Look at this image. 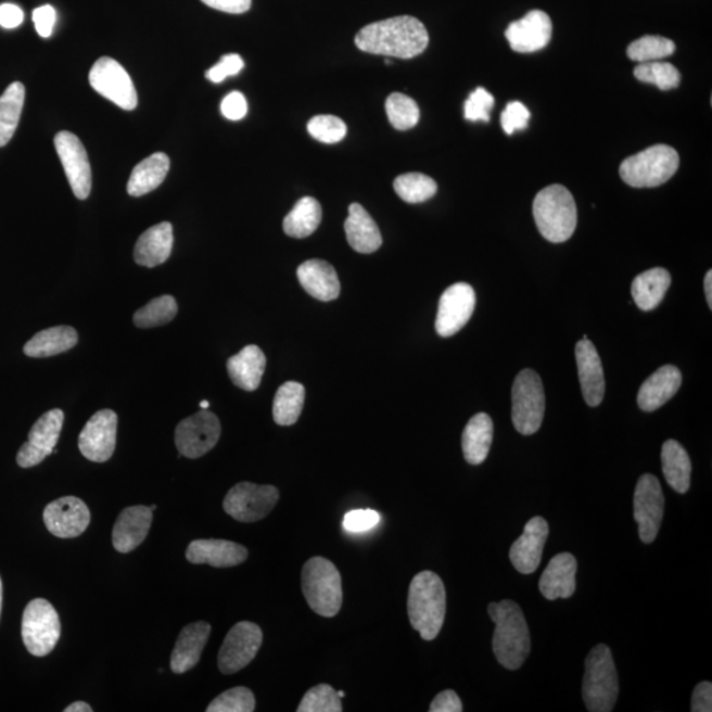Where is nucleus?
Here are the masks:
<instances>
[{"instance_id":"obj_62","label":"nucleus","mask_w":712,"mask_h":712,"mask_svg":"<svg viewBox=\"0 0 712 712\" xmlns=\"http://www.w3.org/2000/svg\"><path fill=\"white\" fill-rule=\"evenodd\" d=\"M336 694H338V697H340V698L345 697V692H343V691H336Z\"/></svg>"},{"instance_id":"obj_17","label":"nucleus","mask_w":712,"mask_h":712,"mask_svg":"<svg viewBox=\"0 0 712 712\" xmlns=\"http://www.w3.org/2000/svg\"><path fill=\"white\" fill-rule=\"evenodd\" d=\"M475 303L474 288L466 282H457L447 288L440 298L437 319H435V330L438 335L447 338L462 330L475 310Z\"/></svg>"},{"instance_id":"obj_41","label":"nucleus","mask_w":712,"mask_h":712,"mask_svg":"<svg viewBox=\"0 0 712 712\" xmlns=\"http://www.w3.org/2000/svg\"><path fill=\"white\" fill-rule=\"evenodd\" d=\"M395 192L408 204H421L434 198L437 193V182L423 174H405L394 182Z\"/></svg>"},{"instance_id":"obj_46","label":"nucleus","mask_w":712,"mask_h":712,"mask_svg":"<svg viewBox=\"0 0 712 712\" xmlns=\"http://www.w3.org/2000/svg\"><path fill=\"white\" fill-rule=\"evenodd\" d=\"M254 692L247 687L239 686L227 690L208 704L207 712H253L255 710Z\"/></svg>"},{"instance_id":"obj_23","label":"nucleus","mask_w":712,"mask_h":712,"mask_svg":"<svg viewBox=\"0 0 712 712\" xmlns=\"http://www.w3.org/2000/svg\"><path fill=\"white\" fill-rule=\"evenodd\" d=\"M249 550L226 539H195L187 550V560L200 564L207 563L213 568H232L247 560Z\"/></svg>"},{"instance_id":"obj_44","label":"nucleus","mask_w":712,"mask_h":712,"mask_svg":"<svg viewBox=\"0 0 712 712\" xmlns=\"http://www.w3.org/2000/svg\"><path fill=\"white\" fill-rule=\"evenodd\" d=\"M638 81L652 84L662 91L677 89L681 84V75L672 64L662 61H650V63L638 64L634 71Z\"/></svg>"},{"instance_id":"obj_4","label":"nucleus","mask_w":712,"mask_h":712,"mask_svg":"<svg viewBox=\"0 0 712 712\" xmlns=\"http://www.w3.org/2000/svg\"><path fill=\"white\" fill-rule=\"evenodd\" d=\"M533 217L546 241L551 243L569 241L578 224V211L573 194L558 183L546 187L534 199Z\"/></svg>"},{"instance_id":"obj_20","label":"nucleus","mask_w":712,"mask_h":712,"mask_svg":"<svg viewBox=\"0 0 712 712\" xmlns=\"http://www.w3.org/2000/svg\"><path fill=\"white\" fill-rule=\"evenodd\" d=\"M550 17L546 12L533 10L518 22L509 24L506 38L512 51L518 53H533L542 51L551 40Z\"/></svg>"},{"instance_id":"obj_12","label":"nucleus","mask_w":712,"mask_h":712,"mask_svg":"<svg viewBox=\"0 0 712 712\" xmlns=\"http://www.w3.org/2000/svg\"><path fill=\"white\" fill-rule=\"evenodd\" d=\"M220 422L211 410L202 409L178 423L175 442L180 456L195 459L205 456L218 444Z\"/></svg>"},{"instance_id":"obj_34","label":"nucleus","mask_w":712,"mask_h":712,"mask_svg":"<svg viewBox=\"0 0 712 712\" xmlns=\"http://www.w3.org/2000/svg\"><path fill=\"white\" fill-rule=\"evenodd\" d=\"M78 343V333L72 327H54L35 334L24 345L23 352L29 358H49L69 352Z\"/></svg>"},{"instance_id":"obj_45","label":"nucleus","mask_w":712,"mask_h":712,"mask_svg":"<svg viewBox=\"0 0 712 712\" xmlns=\"http://www.w3.org/2000/svg\"><path fill=\"white\" fill-rule=\"evenodd\" d=\"M342 710L341 698L333 687L327 684L312 687L297 708L298 712H341Z\"/></svg>"},{"instance_id":"obj_42","label":"nucleus","mask_w":712,"mask_h":712,"mask_svg":"<svg viewBox=\"0 0 712 712\" xmlns=\"http://www.w3.org/2000/svg\"><path fill=\"white\" fill-rule=\"evenodd\" d=\"M386 116L392 127L398 131H408L414 128L420 120V107L412 98L394 93L386 98L385 101Z\"/></svg>"},{"instance_id":"obj_13","label":"nucleus","mask_w":712,"mask_h":712,"mask_svg":"<svg viewBox=\"0 0 712 712\" xmlns=\"http://www.w3.org/2000/svg\"><path fill=\"white\" fill-rule=\"evenodd\" d=\"M665 511V496L659 479L644 474L638 479L634 497V516L644 544L653 543Z\"/></svg>"},{"instance_id":"obj_38","label":"nucleus","mask_w":712,"mask_h":712,"mask_svg":"<svg viewBox=\"0 0 712 712\" xmlns=\"http://www.w3.org/2000/svg\"><path fill=\"white\" fill-rule=\"evenodd\" d=\"M26 88L22 82H14L0 97V147L8 145L20 126Z\"/></svg>"},{"instance_id":"obj_16","label":"nucleus","mask_w":712,"mask_h":712,"mask_svg":"<svg viewBox=\"0 0 712 712\" xmlns=\"http://www.w3.org/2000/svg\"><path fill=\"white\" fill-rule=\"evenodd\" d=\"M118 431V416L112 409H102L86 422L78 438L79 452L91 462H107L113 457Z\"/></svg>"},{"instance_id":"obj_47","label":"nucleus","mask_w":712,"mask_h":712,"mask_svg":"<svg viewBox=\"0 0 712 712\" xmlns=\"http://www.w3.org/2000/svg\"><path fill=\"white\" fill-rule=\"evenodd\" d=\"M308 131L312 138H315L325 144L340 143L346 138V123L334 115H317L308 123Z\"/></svg>"},{"instance_id":"obj_24","label":"nucleus","mask_w":712,"mask_h":712,"mask_svg":"<svg viewBox=\"0 0 712 712\" xmlns=\"http://www.w3.org/2000/svg\"><path fill=\"white\" fill-rule=\"evenodd\" d=\"M150 507L135 506L123 509L114 525L113 545L119 554H130L144 542L152 524Z\"/></svg>"},{"instance_id":"obj_57","label":"nucleus","mask_w":712,"mask_h":712,"mask_svg":"<svg viewBox=\"0 0 712 712\" xmlns=\"http://www.w3.org/2000/svg\"><path fill=\"white\" fill-rule=\"evenodd\" d=\"M24 21V12L15 4L4 3L0 5V26L3 28L20 27Z\"/></svg>"},{"instance_id":"obj_21","label":"nucleus","mask_w":712,"mask_h":712,"mask_svg":"<svg viewBox=\"0 0 712 712\" xmlns=\"http://www.w3.org/2000/svg\"><path fill=\"white\" fill-rule=\"evenodd\" d=\"M549 537V524L542 516L527 521L524 533L509 550V560L521 574H532L542 562L544 546Z\"/></svg>"},{"instance_id":"obj_9","label":"nucleus","mask_w":712,"mask_h":712,"mask_svg":"<svg viewBox=\"0 0 712 712\" xmlns=\"http://www.w3.org/2000/svg\"><path fill=\"white\" fill-rule=\"evenodd\" d=\"M60 618L46 599L29 601L23 613L22 636L30 654L44 657L56 648L60 640Z\"/></svg>"},{"instance_id":"obj_22","label":"nucleus","mask_w":712,"mask_h":712,"mask_svg":"<svg viewBox=\"0 0 712 712\" xmlns=\"http://www.w3.org/2000/svg\"><path fill=\"white\" fill-rule=\"evenodd\" d=\"M575 359L578 365L583 397L590 407H598L603 402L606 383L600 356L593 342L582 340L576 343Z\"/></svg>"},{"instance_id":"obj_59","label":"nucleus","mask_w":712,"mask_h":712,"mask_svg":"<svg viewBox=\"0 0 712 712\" xmlns=\"http://www.w3.org/2000/svg\"><path fill=\"white\" fill-rule=\"evenodd\" d=\"M65 712H91L93 709L90 708V704L85 702H75L64 710Z\"/></svg>"},{"instance_id":"obj_6","label":"nucleus","mask_w":712,"mask_h":712,"mask_svg":"<svg viewBox=\"0 0 712 712\" xmlns=\"http://www.w3.org/2000/svg\"><path fill=\"white\" fill-rule=\"evenodd\" d=\"M301 586L313 611L325 618H333L341 611L343 601L342 578L333 562L313 557L304 564Z\"/></svg>"},{"instance_id":"obj_18","label":"nucleus","mask_w":712,"mask_h":712,"mask_svg":"<svg viewBox=\"0 0 712 712\" xmlns=\"http://www.w3.org/2000/svg\"><path fill=\"white\" fill-rule=\"evenodd\" d=\"M54 147L73 193L78 200L88 199L91 192V167L81 140L75 134L61 131L54 138Z\"/></svg>"},{"instance_id":"obj_27","label":"nucleus","mask_w":712,"mask_h":712,"mask_svg":"<svg viewBox=\"0 0 712 712\" xmlns=\"http://www.w3.org/2000/svg\"><path fill=\"white\" fill-rule=\"evenodd\" d=\"M211 631V624L206 622L189 624L181 631L170 657L171 672L175 674L187 673L199 664Z\"/></svg>"},{"instance_id":"obj_19","label":"nucleus","mask_w":712,"mask_h":712,"mask_svg":"<svg viewBox=\"0 0 712 712\" xmlns=\"http://www.w3.org/2000/svg\"><path fill=\"white\" fill-rule=\"evenodd\" d=\"M88 506L76 496H65L46 507L44 523L53 536L78 537L90 524Z\"/></svg>"},{"instance_id":"obj_50","label":"nucleus","mask_w":712,"mask_h":712,"mask_svg":"<svg viewBox=\"0 0 712 712\" xmlns=\"http://www.w3.org/2000/svg\"><path fill=\"white\" fill-rule=\"evenodd\" d=\"M380 523V514L372 509H355L345 514L343 527L353 533L373 530Z\"/></svg>"},{"instance_id":"obj_37","label":"nucleus","mask_w":712,"mask_h":712,"mask_svg":"<svg viewBox=\"0 0 712 712\" xmlns=\"http://www.w3.org/2000/svg\"><path fill=\"white\" fill-rule=\"evenodd\" d=\"M321 220L322 207L319 202L313 198H304L288 214L282 223V229L288 237L304 239L310 237L318 229Z\"/></svg>"},{"instance_id":"obj_1","label":"nucleus","mask_w":712,"mask_h":712,"mask_svg":"<svg viewBox=\"0 0 712 712\" xmlns=\"http://www.w3.org/2000/svg\"><path fill=\"white\" fill-rule=\"evenodd\" d=\"M355 46L361 52L408 60L425 52L429 34L416 17L396 16L361 28L355 36Z\"/></svg>"},{"instance_id":"obj_51","label":"nucleus","mask_w":712,"mask_h":712,"mask_svg":"<svg viewBox=\"0 0 712 712\" xmlns=\"http://www.w3.org/2000/svg\"><path fill=\"white\" fill-rule=\"evenodd\" d=\"M244 67V63L239 54H226L220 59L217 65H214L206 73V77L214 84L223 82L225 78L237 76Z\"/></svg>"},{"instance_id":"obj_7","label":"nucleus","mask_w":712,"mask_h":712,"mask_svg":"<svg viewBox=\"0 0 712 712\" xmlns=\"http://www.w3.org/2000/svg\"><path fill=\"white\" fill-rule=\"evenodd\" d=\"M678 167V152L671 145L657 144L625 158L619 174L632 188H657L671 180Z\"/></svg>"},{"instance_id":"obj_10","label":"nucleus","mask_w":712,"mask_h":712,"mask_svg":"<svg viewBox=\"0 0 712 712\" xmlns=\"http://www.w3.org/2000/svg\"><path fill=\"white\" fill-rule=\"evenodd\" d=\"M279 497V490L274 486L242 482L227 493L224 508L227 514L241 523H255L272 512Z\"/></svg>"},{"instance_id":"obj_54","label":"nucleus","mask_w":712,"mask_h":712,"mask_svg":"<svg viewBox=\"0 0 712 712\" xmlns=\"http://www.w3.org/2000/svg\"><path fill=\"white\" fill-rule=\"evenodd\" d=\"M429 711L460 712L463 711V705L462 702H460V698L458 697V694L456 691L445 690L440 692L438 696L433 699V702L431 703V708H429Z\"/></svg>"},{"instance_id":"obj_61","label":"nucleus","mask_w":712,"mask_h":712,"mask_svg":"<svg viewBox=\"0 0 712 712\" xmlns=\"http://www.w3.org/2000/svg\"><path fill=\"white\" fill-rule=\"evenodd\" d=\"M200 407H201V409H208V407H211V403L201 402Z\"/></svg>"},{"instance_id":"obj_53","label":"nucleus","mask_w":712,"mask_h":712,"mask_svg":"<svg viewBox=\"0 0 712 712\" xmlns=\"http://www.w3.org/2000/svg\"><path fill=\"white\" fill-rule=\"evenodd\" d=\"M33 17L36 30L41 38H49L53 33L54 23H56V11L52 5H41L34 11Z\"/></svg>"},{"instance_id":"obj_58","label":"nucleus","mask_w":712,"mask_h":712,"mask_svg":"<svg viewBox=\"0 0 712 712\" xmlns=\"http://www.w3.org/2000/svg\"><path fill=\"white\" fill-rule=\"evenodd\" d=\"M712 271H708L705 274L704 278V292H705V300H708L709 308L712 309Z\"/></svg>"},{"instance_id":"obj_39","label":"nucleus","mask_w":712,"mask_h":712,"mask_svg":"<svg viewBox=\"0 0 712 712\" xmlns=\"http://www.w3.org/2000/svg\"><path fill=\"white\" fill-rule=\"evenodd\" d=\"M305 389L303 384L287 382L276 392L274 402V420L278 425L291 427L297 422L303 412Z\"/></svg>"},{"instance_id":"obj_32","label":"nucleus","mask_w":712,"mask_h":712,"mask_svg":"<svg viewBox=\"0 0 712 712\" xmlns=\"http://www.w3.org/2000/svg\"><path fill=\"white\" fill-rule=\"evenodd\" d=\"M169 157L163 152L153 153L134 168L127 183V192L132 198H141L157 189L167 178Z\"/></svg>"},{"instance_id":"obj_30","label":"nucleus","mask_w":712,"mask_h":712,"mask_svg":"<svg viewBox=\"0 0 712 712\" xmlns=\"http://www.w3.org/2000/svg\"><path fill=\"white\" fill-rule=\"evenodd\" d=\"M345 232L348 244L356 253L372 254L382 247L383 238L376 220L359 204L349 205Z\"/></svg>"},{"instance_id":"obj_8","label":"nucleus","mask_w":712,"mask_h":712,"mask_svg":"<svg viewBox=\"0 0 712 712\" xmlns=\"http://www.w3.org/2000/svg\"><path fill=\"white\" fill-rule=\"evenodd\" d=\"M545 416V391L542 378L533 370H523L512 386V421L516 431L532 435L539 431Z\"/></svg>"},{"instance_id":"obj_35","label":"nucleus","mask_w":712,"mask_h":712,"mask_svg":"<svg viewBox=\"0 0 712 712\" xmlns=\"http://www.w3.org/2000/svg\"><path fill=\"white\" fill-rule=\"evenodd\" d=\"M672 276L664 268H652L636 276L632 282V297L644 312L653 310L664 300Z\"/></svg>"},{"instance_id":"obj_40","label":"nucleus","mask_w":712,"mask_h":712,"mask_svg":"<svg viewBox=\"0 0 712 712\" xmlns=\"http://www.w3.org/2000/svg\"><path fill=\"white\" fill-rule=\"evenodd\" d=\"M178 306L174 296L153 298L134 315V323L139 329H151L167 325L177 316Z\"/></svg>"},{"instance_id":"obj_52","label":"nucleus","mask_w":712,"mask_h":712,"mask_svg":"<svg viewBox=\"0 0 712 712\" xmlns=\"http://www.w3.org/2000/svg\"><path fill=\"white\" fill-rule=\"evenodd\" d=\"M220 112L229 120H241L247 115V101H245L244 96L239 93V91H232V93L225 98L223 104H220Z\"/></svg>"},{"instance_id":"obj_26","label":"nucleus","mask_w":712,"mask_h":712,"mask_svg":"<svg viewBox=\"0 0 712 712\" xmlns=\"http://www.w3.org/2000/svg\"><path fill=\"white\" fill-rule=\"evenodd\" d=\"M575 557L570 554H560L551 558L548 567L539 580V592L548 600L572 598L576 587Z\"/></svg>"},{"instance_id":"obj_55","label":"nucleus","mask_w":712,"mask_h":712,"mask_svg":"<svg viewBox=\"0 0 712 712\" xmlns=\"http://www.w3.org/2000/svg\"><path fill=\"white\" fill-rule=\"evenodd\" d=\"M692 712L712 711V684L701 683L694 689L691 698Z\"/></svg>"},{"instance_id":"obj_33","label":"nucleus","mask_w":712,"mask_h":712,"mask_svg":"<svg viewBox=\"0 0 712 712\" xmlns=\"http://www.w3.org/2000/svg\"><path fill=\"white\" fill-rule=\"evenodd\" d=\"M494 440V422L487 414H478L466 425L462 434L465 459L470 465H482L487 459Z\"/></svg>"},{"instance_id":"obj_56","label":"nucleus","mask_w":712,"mask_h":712,"mask_svg":"<svg viewBox=\"0 0 712 712\" xmlns=\"http://www.w3.org/2000/svg\"><path fill=\"white\" fill-rule=\"evenodd\" d=\"M202 3L214 10L227 12V14H244L251 9L253 0H201Z\"/></svg>"},{"instance_id":"obj_49","label":"nucleus","mask_w":712,"mask_h":712,"mask_svg":"<svg viewBox=\"0 0 712 712\" xmlns=\"http://www.w3.org/2000/svg\"><path fill=\"white\" fill-rule=\"evenodd\" d=\"M531 113L524 103L519 101L509 102L505 112L501 114V127L507 135L514 131L525 130L530 123Z\"/></svg>"},{"instance_id":"obj_25","label":"nucleus","mask_w":712,"mask_h":712,"mask_svg":"<svg viewBox=\"0 0 712 712\" xmlns=\"http://www.w3.org/2000/svg\"><path fill=\"white\" fill-rule=\"evenodd\" d=\"M683 384V373L677 367L662 366L643 383L637 404L644 412H654L677 394Z\"/></svg>"},{"instance_id":"obj_28","label":"nucleus","mask_w":712,"mask_h":712,"mask_svg":"<svg viewBox=\"0 0 712 712\" xmlns=\"http://www.w3.org/2000/svg\"><path fill=\"white\" fill-rule=\"evenodd\" d=\"M301 287L306 292L323 303L336 300L341 293V282L335 269L325 260L312 259L304 262L297 269Z\"/></svg>"},{"instance_id":"obj_60","label":"nucleus","mask_w":712,"mask_h":712,"mask_svg":"<svg viewBox=\"0 0 712 712\" xmlns=\"http://www.w3.org/2000/svg\"><path fill=\"white\" fill-rule=\"evenodd\" d=\"M2 605H3V585H2V580H0V615H2Z\"/></svg>"},{"instance_id":"obj_15","label":"nucleus","mask_w":712,"mask_h":712,"mask_svg":"<svg viewBox=\"0 0 712 712\" xmlns=\"http://www.w3.org/2000/svg\"><path fill=\"white\" fill-rule=\"evenodd\" d=\"M64 419L63 410L52 409L35 422L28 434V441L17 453L16 462L21 468H34L51 456L58 445Z\"/></svg>"},{"instance_id":"obj_43","label":"nucleus","mask_w":712,"mask_h":712,"mask_svg":"<svg viewBox=\"0 0 712 712\" xmlns=\"http://www.w3.org/2000/svg\"><path fill=\"white\" fill-rule=\"evenodd\" d=\"M675 52V42L662 36H643L632 42L627 49V56L636 63H650L672 56Z\"/></svg>"},{"instance_id":"obj_3","label":"nucleus","mask_w":712,"mask_h":712,"mask_svg":"<svg viewBox=\"0 0 712 712\" xmlns=\"http://www.w3.org/2000/svg\"><path fill=\"white\" fill-rule=\"evenodd\" d=\"M446 615V590L444 582L433 572H421L410 583L408 616L414 630L425 641L438 636Z\"/></svg>"},{"instance_id":"obj_36","label":"nucleus","mask_w":712,"mask_h":712,"mask_svg":"<svg viewBox=\"0 0 712 712\" xmlns=\"http://www.w3.org/2000/svg\"><path fill=\"white\" fill-rule=\"evenodd\" d=\"M661 459L669 486L678 494H686L690 488L691 462L684 446L677 441L668 440L662 445Z\"/></svg>"},{"instance_id":"obj_2","label":"nucleus","mask_w":712,"mask_h":712,"mask_svg":"<svg viewBox=\"0 0 712 712\" xmlns=\"http://www.w3.org/2000/svg\"><path fill=\"white\" fill-rule=\"evenodd\" d=\"M488 615L495 623L493 649L496 660L508 671H518L531 653L530 628L523 610L506 599L491 603Z\"/></svg>"},{"instance_id":"obj_48","label":"nucleus","mask_w":712,"mask_h":712,"mask_svg":"<svg viewBox=\"0 0 712 712\" xmlns=\"http://www.w3.org/2000/svg\"><path fill=\"white\" fill-rule=\"evenodd\" d=\"M495 98L486 89L478 88L465 103V118L471 122H488L491 110L494 109Z\"/></svg>"},{"instance_id":"obj_29","label":"nucleus","mask_w":712,"mask_h":712,"mask_svg":"<svg viewBox=\"0 0 712 712\" xmlns=\"http://www.w3.org/2000/svg\"><path fill=\"white\" fill-rule=\"evenodd\" d=\"M174 249V226L163 223L150 227L135 244L134 259L141 267L153 268L169 259Z\"/></svg>"},{"instance_id":"obj_11","label":"nucleus","mask_w":712,"mask_h":712,"mask_svg":"<svg viewBox=\"0 0 712 712\" xmlns=\"http://www.w3.org/2000/svg\"><path fill=\"white\" fill-rule=\"evenodd\" d=\"M89 82L98 94L107 98L123 110L138 106V93L130 75L118 61L102 58L91 67Z\"/></svg>"},{"instance_id":"obj_31","label":"nucleus","mask_w":712,"mask_h":712,"mask_svg":"<svg viewBox=\"0 0 712 712\" xmlns=\"http://www.w3.org/2000/svg\"><path fill=\"white\" fill-rule=\"evenodd\" d=\"M266 365V355L262 349L255 345H249L227 360V372L238 389L253 392L259 389Z\"/></svg>"},{"instance_id":"obj_14","label":"nucleus","mask_w":712,"mask_h":712,"mask_svg":"<svg viewBox=\"0 0 712 712\" xmlns=\"http://www.w3.org/2000/svg\"><path fill=\"white\" fill-rule=\"evenodd\" d=\"M263 643V632L259 625L241 622L227 634L218 654L219 671L224 674H234L242 671L259 652Z\"/></svg>"},{"instance_id":"obj_5","label":"nucleus","mask_w":712,"mask_h":712,"mask_svg":"<svg viewBox=\"0 0 712 712\" xmlns=\"http://www.w3.org/2000/svg\"><path fill=\"white\" fill-rule=\"evenodd\" d=\"M582 694L590 712H610L615 708L619 677L611 649L606 644H598L587 656Z\"/></svg>"}]
</instances>
